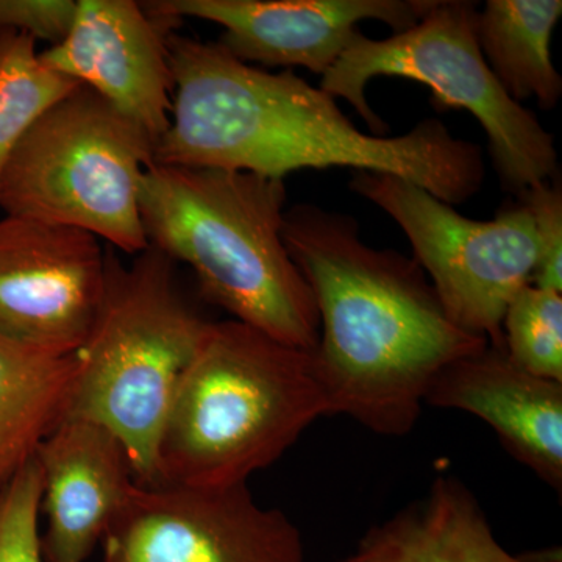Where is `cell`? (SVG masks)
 <instances>
[{
  "label": "cell",
  "mask_w": 562,
  "mask_h": 562,
  "mask_svg": "<svg viewBox=\"0 0 562 562\" xmlns=\"http://www.w3.org/2000/svg\"><path fill=\"white\" fill-rule=\"evenodd\" d=\"M173 90L154 161L284 180L303 169L390 173L457 206L486 177L482 147L425 117L398 136L361 132L322 88L291 69L247 65L220 43L168 38Z\"/></svg>",
  "instance_id": "cell-1"
},
{
  "label": "cell",
  "mask_w": 562,
  "mask_h": 562,
  "mask_svg": "<svg viewBox=\"0 0 562 562\" xmlns=\"http://www.w3.org/2000/svg\"><path fill=\"white\" fill-rule=\"evenodd\" d=\"M283 239L319 313L313 357L328 416L408 435L436 376L490 341L450 321L413 257L362 241L349 214L297 203L284 213Z\"/></svg>",
  "instance_id": "cell-2"
},
{
  "label": "cell",
  "mask_w": 562,
  "mask_h": 562,
  "mask_svg": "<svg viewBox=\"0 0 562 562\" xmlns=\"http://www.w3.org/2000/svg\"><path fill=\"white\" fill-rule=\"evenodd\" d=\"M284 180L151 162L139 187L147 244L194 272L203 299L295 349L314 351L312 288L284 246Z\"/></svg>",
  "instance_id": "cell-3"
},
{
  "label": "cell",
  "mask_w": 562,
  "mask_h": 562,
  "mask_svg": "<svg viewBox=\"0 0 562 562\" xmlns=\"http://www.w3.org/2000/svg\"><path fill=\"white\" fill-rule=\"evenodd\" d=\"M322 416L328 405L313 351L238 321H213L173 394L157 484L247 483Z\"/></svg>",
  "instance_id": "cell-4"
},
{
  "label": "cell",
  "mask_w": 562,
  "mask_h": 562,
  "mask_svg": "<svg viewBox=\"0 0 562 562\" xmlns=\"http://www.w3.org/2000/svg\"><path fill=\"white\" fill-rule=\"evenodd\" d=\"M211 322L181 291L176 262L147 247L125 266L110 247L101 306L77 351L69 416L109 428L138 484L158 483L162 427Z\"/></svg>",
  "instance_id": "cell-5"
},
{
  "label": "cell",
  "mask_w": 562,
  "mask_h": 562,
  "mask_svg": "<svg viewBox=\"0 0 562 562\" xmlns=\"http://www.w3.org/2000/svg\"><path fill=\"white\" fill-rule=\"evenodd\" d=\"M476 18L475 2L432 0L416 25L390 38L361 33L321 77V88L349 102L372 135L382 136L387 124L368 101L369 83L398 77L425 85L436 110H465L480 122L503 190L520 195L560 173L557 144L538 116L503 90L480 50Z\"/></svg>",
  "instance_id": "cell-6"
},
{
  "label": "cell",
  "mask_w": 562,
  "mask_h": 562,
  "mask_svg": "<svg viewBox=\"0 0 562 562\" xmlns=\"http://www.w3.org/2000/svg\"><path fill=\"white\" fill-rule=\"evenodd\" d=\"M154 155L155 140L143 128L80 85L14 150L0 181V209L79 228L135 257L149 247L139 187Z\"/></svg>",
  "instance_id": "cell-7"
},
{
  "label": "cell",
  "mask_w": 562,
  "mask_h": 562,
  "mask_svg": "<svg viewBox=\"0 0 562 562\" xmlns=\"http://www.w3.org/2000/svg\"><path fill=\"white\" fill-rule=\"evenodd\" d=\"M350 188L402 228L450 321L503 349L506 308L538 262L528 206L519 199L494 220L475 221L390 173L355 172Z\"/></svg>",
  "instance_id": "cell-8"
},
{
  "label": "cell",
  "mask_w": 562,
  "mask_h": 562,
  "mask_svg": "<svg viewBox=\"0 0 562 562\" xmlns=\"http://www.w3.org/2000/svg\"><path fill=\"white\" fill-rule=\"evenodd\" d=\"M103 561L306 562V554L290 517L261 506L247 483L135 482L103 539Z\"/></svg>",
  "instance_id": "cell-9"
},
{
  "label": "cell",
  "mask_w": 562,
  "mask_h": 562,
  "mask_svg": "<svg viewBox=\"0 0 562 562\" xmlns=\"http://www.w3.org/2000/svg\"><path fill=\"white\" fill-rule=\"evenodd\" d=\"M110 246L98 236L31 220H0V336L77 353L101 306Z\"/></svg>",
  "instance_id": "cell-10"
},
{
  "label": "cell",
  "mask_w": 562,
  "mask_h": 562,
  "mask_svg": "<svg viewBox=\"0 0 562 562\" xmlns=\"http://www.w3.org/2000/svg\"><path fill=\"white\" fill-rule=\"evenodd\" d=\"M150 10L221 25L217 43L260 68H306L324 76L361 35L358 24L379 21L406 31L432 0H157Z\"/></svg>",
  "instance_id": "cell-11"
},
{
  "label": "cell",
  "mask_w": 562,
  "mask_h": 562,
  "mask_svg": "<svg viewBox=\"0 0 562 562\" xmlns=\"http://www.w3.org/2000/svg\"><path fill=\"white\" fill-rule=\"evenodd\" d=\"M177 21L133 0H79L65 38L41 60L98 92L157 146L171 120L168 38Z\"/></svg>",
  "instance_id": "cell-12"
},
{
  "label": "cell",
  "mask_w": 562,
  "mask_h": 562,
  "mask_svg": "<svg viewBox=\"0 0 562 562\" xmlns=\"http://www.w3.org/2000/svg\"><path fill=\"white\" fill-rule=\"evenodd\" d=\"M35 460L47 517L44 562H87L135 483L124 446L98 422L68 416L41 443Z\"/></svg>",
  "instance_id": "cell-13"
},
{
  "label": "cell",
  "mask_w": 562,
  "mask_h": 562,
  "mask_svg": "<svg viewBox=\"0 0 562 562\" xmlns=\"http://www.w3.org/2000/svg\"><path fill=\"white\" fill-rule=\"evenodd\" d=\"M425 405L480 417L512 457L561 491L562 383L525 372L505 350L487 344L447 366Z\"/></svg>",
  "instance_id": "cell-14"
},
{
  "label": "cell",
  "mask_w": 562,
  "mask_h": 562,
  "mask_svg": "<svg viewBox=\"0 0 562 562\" xmlns=\"http://www.w3.org/2000/svg\"><path fill=\"white\" fill-rule=\"evenodd\" d=\"M341 562H562V554L509 553L469 487L439 476L420 501L366 532Z\"/></svg>",
  "instance_id": "cell-15"
},
{
  "label": "cell",
  "mask_w": 562,
  "mask_h": 562,
  "mask_svg": "<svg viewBox=\"0 0 562 562\" xmlns=\"http://www.w3.org/2000/svg\"><path fill=\"white\" fill-rule=\"evenodd\" d=\"M77 375L79 355L0 336V487L69 416Z\"/></svg>",
  "instance_id": "cell-16"
},
{
  "label": "cell",
  "mask_w": 562,
  "mask_h": 562,
  "mask_svg": "<svg viewBox=\"0 0 562 562\" xmlns=\"http://www.w3.org/2000/svg\"><path fill=\"white\" fill-rule=\"evenodd\" d=\"M561 16V0H487L479 11L480 50L514 101L535 98L543 110L560 103L562 77L550 43Z\"/></svg>",
  "instance_id": "cell-17"
},
{
  "label": "cell",
  "mask_w": 562,
  "mask_h": 562,
  "mask_svg": "<svg viewBox=\"0 0 562 562\" xmlns=\"http://www.w3.org/2000/svg\"><path fill=\"white\" fill-rule=\"evenodd\" d=\"M35 38L0 32V181L35 122L80 87L41 60Z\"/></svg>",
  "instance_id": "cell-18"
},
{
  "label": "cell",
  "mask_w": 562,
  "mask_h": 562,
  "mask_svg": "<svg viewBox=\"0 0 562 562\" xmlns=\"http://www.w3.org/2000/svg\"><path fill=\"white\" fill-rule=\"evenodd\" d=\"M503 350L531 375L562 383V295L527 284L514 295L502 324Z\"/></svg>",
  "instance_id": "cell-19"
},
{
  "label": "cell",
  "mask_w": 562,
  "mask_h": 562,
  "mask_svg": "<svg viewBox=\"0 0 562 562\" xmlns=\"http://www.w3.org/2000/svg\"><path fill=\"white\" fill-rule=\"evenodd\" d=\"M41 503L43 479L33 460L0 487V562H44Z\"/></svg>",
  "instance_id": "cell-20"
},
{
  "label": "cell",
  "mask_w": 562,
  "mask_h": 562,
  "mask_svg": "<svg viewBox=\"0 0 562 562\" xmlns=\"http://www.w3.org/2000/svg\"><path fill=\"white\" fill-rule=\"evenodd\" d=\"M530 210L538 236L539 255L531 284L562 292V184L558 173L553 179L535 184L519 195Z\"/></svg>",
  "instance_id": "cell-21"
},
{
  "label": "cell",
  "mask_w": 562,
  "mask_h": 562,
  "mask_svg": "<svg viewBox=\"0 0 562 562\" xmlns=\"http://www.w3.org/2000/svg\"><path fill=\"white\" fill-rule=\"evenodd\" d=\"M74 0H0V32H18L50 46L69 32L76 14Z\"/></svg>",
  "instance_id": "cell-22"
},
{
  "label": "cell",
  "mask_w": 562,
  "mask_h": 562,
  "mask_svg": "<svg viewBox=\"0 0 562 562\" xmlns=\"http://www.w3.org/2000/svg\"><path fill=\"white\" fill-rule=\"evenodd\" d=\"M103 562H105V561H103Z\"/></svg>",
  "instance_id": "cell-23"
}]
</instances>
